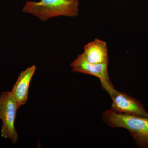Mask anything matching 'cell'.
Returning <instances> with one entry per match:
<instances>
[{"instance_id": "3", "label": "cell", "mask_w": 148, "mask_h": 148, "mask_svg": "<svg viewBox=\"0 0 148 148\" xmlns=\"http://www.w3.org/2000/svg\"><path fill=\"white\" fill-rule=\"evenodd\" d=\"M19 106L11 91L0 95V119L2 121L1 136L9 139L14 144L17 143L18 135L14 123Z\"/></svg>"}, {"instance_id": "1", "label": "cell", "mask_w": 148, "mask_h": 148, "mask_svg": "<svg viewBox=\"0 0 148 148\" xmlns=\"http://www.w3.org/2000/svg\"><path fill=\"white\" fill-rule=\"evenodd\" d=\"M102 118L110 127L127 130L139 147L148 148V118L122 113L110 109L103 113Z\"/></svg>"}, {"instance_id": "6", "label": "cell", "mask_w": 148, "mask_h": 148, "mask_svg": "<svg viewBox=\"0 0 148 148\" xmlns=\"http://www.w3.org/2000/svg\"><path fill=\"white\" fill-rule=\"evenodd\" d=\"M36 69L34 65L21 72L11 91L19 107L27 103L30 83Z\"/></svg>"}, {"instance_id": "7", "label": "cell", "mask_w": 148, "mask_h": 148, "mask_svg": "<svg viewBox=\"0 0 148 148\" xmlns=\"http://www.w3.org/2000/svg\"><path fill=\"white\" fill-rule=\"evenodd\" d=\"M82 54L89 63L94 64H109L107 44L98 39L85 46Z\"/></svg>"}, {"instance_id": "4", "label": "cell", "mask_w": 148, "mask_h": 148, "mask_svg": "<svg viewBox=\"0 0 148 148\" xmlns=\"http://www.w3.org/2000/svg\"><path fill=\"white\" fill-rule=\"evenodd\" d=\"M112 100L111 109L122 113L148 118V113L142 103L126 93L112 87L106 90Z\"/></svg>"}, {"instance_id": "5", "label": "cell", "mask_w": 148, "mask_h": 148, "mask_svg": "<svg viewBox=\"0 0 148 148\" xmlns=\"http://www.w3.org/2000/svg\"><path fill=\"white\" fill-rule=\"evenodd\" d=\"M108 64H94L89 63L82 53L71 64L72 71L86 75L97 77L101 81L102 88L106 86H114L111 82L108 73Z\"/></svg>"}, {"instance_id": "2", "label": "cell", "mask_w": 148, "mask_h": 148, "mask_svg": "<svg viewBox=\"0 0 148 148\" xmlns=\"http://www.w3.org/2000/svg\"><path fill=\"white\" fill-rule=\"evenodd\" d=\"M79 0L28 1L22 12L36 16L42 21L59 16L75 17L78 15Z\"/></svg>"}]
</instances>
